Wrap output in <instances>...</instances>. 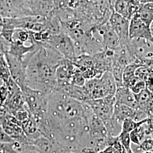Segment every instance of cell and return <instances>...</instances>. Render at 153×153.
Returning <instances> with one entry per match:
<instances>
[{
  "mask_svg": "<svg viewBox=\"0 0 153 153\" xmlns=\"http://www.w3.org/2000/svg\"><path fill=\"white\" fill-rule=\"evenodd\" d=\"M148 118H146L140 121H136L131 119H126L123 121L122 124V131L130 133L132 131L136 129L138 126L147 122Z\"/></svg>",
  "mask_w": 153,
  "mask_h": 153,
  "instance_id": "cell-19",
  "label": "cell"
},
{
  "mask_svg": "<svg viewBox=\"0 0 153 153\" xmlns=\"http://www.w3.org/2000/svg\"><path fill=\"white\" fill-rule=\"evenodd\" d=\"M44 43L48 44L66 59L71 60L76 56L72 40L62 31L58 33L50 35L47 42Z\"/></svg>",
  "mask_w": 153,
  "mask_h": 153,
  "instance_id": "cell-7",
  "label": "cell"
},
{
  "mask_svg": "<svg viewBox=\"0 0 153 153\" xmlns=\"http://www.w3.org/2000/svg\"><path fill=\"white\" fill-rule=\"evenodd\" d=\"M92 112L88 104L55 91L48 96L45 119L47 125L52 128L68 119L78 117H88Z\"/></svg>",
  "mask_w": 153,
  "mask_h": 153,
  "instance_id": "cell-2",
  "label": "cell"
},
{
  "mask_svg": "<svg viewBox=\"0 0 153 153\" xmlns=\"http://www.w3.org/2000/svg\"><path fill=\"white\" fill-rule=\"evenodd\" d=\"M153 2V0H141V4H147V3H151Z\"/></svg>",
  "mask_w": 153,
  "mask_h": 153,
  "instance_id": "cell-22",
  "label": "cell"
},
{
  "mask_svg": "<svg viewBox=\"0 0 153 153\" xmlns=\"http://www.w3.org/2000/svg\"><path fill=\"white\" fill-rule=\"evenodd\" d=\"M65 59L48 44L39 43L37 48L24 59L27 86L47 95L56 91V69Z\"/></svg>",
  "mask_w": 153,
  "mask_h": 153,
  "instance_id": "cell-1",
  "label": "cell"
},
{
  "mask_svg": "<svg viewBox=\"0 0 153 153\" xmlns=\"http://www.w3.org/2000/svg\"><path fill=\"white\" fill-rule=\"evenodd\" d=\"M150 43H152L153 44V38L152 39V40L150 41Z\"/></svg>",
  "mask_w": 153,
  "mask_h": 153,
  "instance_id": "cell-23",
  "label": "cell"
},
{
  "mask_svg": "<svg viewBox=\"0 0 153 153\" xmlns=\"http://www.w3.org/2000/svg\"><path fill=\"white\" fill-rule=\"evenodd\" d=\"M137 16L147 25L151 26L153 22V2L141 4Z\"/></svg>",
  "mask_w": 153,
  "mask_h": 153,
  "instance_id": "cell-18",
  "label": "cell"
},
{
  "mask_svg": "<svg viewBox=\"0 0 153 153\" xmlns=\"http://www.w3.org/2000/svg\"><path fill=\"white\" fill-rule=\"evenodd\" d=\"M115 98L116 103L124 104L140 111L134 94L131 91L129 88L125 86L117 88Z\"/></svg>",
  "mask_w": 153,
  "mask_h": 153,
  "instance_id": "cell-15",
  "label": "cell"
},
{
  "mask_svg": "<svg viewBox=\"0 0 153 153\" xmlns=\"http://www.w3.org/2000/svg\"><path fill=\"white\" fill-rule=\"evenodd\" d=\"M21 91L28 109L38 123L46 115L49 95L28 86Z\"/></svg>",
  "mask_w": 153,
  "mask_h": 153,
  "instance_id": "cell-4",
  "label": "cell"
},
{
  "mask_svg": "<svg viewBox=\"0 0 153 153\" xmlns=\"http://www.w3.org/2000/svg\"><path fill=\"white\" fill-rule=\"evenodd\" d=\"M97 28L102 36L103 49L115 51L120 48V40L108 21L97 26Z\"/></svg>",
  "mask_w": 153,
  "mask_h": 153,
  "instance_id": "cell-12",
  "label": "cell"
},
{
  "mask_svg": "<svg viewBox=\"0 0 153 153\" xmlns=\"http://www.w3.org/2000/svg\"><path fill=\"white\" fill-rule=\"evenodd\" d=\"M141 148L145 152H153V138L147 137L141 142Z\"/></svg>",
  "mask_w": 153,
  "mask_h": 153,
  "instance_id": "cell-21",
  "label": "cell"
},
{
  "mask_svg": "<svg viewBox=\"0 0 153 153\" xmlns=\"http://www.w3.org/2000/svg\"><path fill=\"white\" fill-rule=\"evenodd\" d=\"M108 22L120 40L121 45H126L131 39L129 36L130 20L120 15L114 10L109 16Z\"/></svg>",
  "mask_w": 153,
  "mask_h": 153,
  "instance_id": "cell-10",
  "label": "cell"
},
{
  "mask_svg": "<svg viewBox=\"0 0 153 153\" xmlns=\"http://www.w3.org/2000/svg\"><path fill=\"white\" fill-rule=\"evenodd\" d=\"M75 68L76 66L71 61L66 59L58 66L56 73L57 81L56 89L71 84V77Z\"/></svg>",
  "mask_w": 153,
  "mask_h": 153,
  "instance_id": "cell-14",
  "label": "cell"
},
{
  "mask_svg": "<svg viewBox=\"0 0 153 153\" xmlns=\"http://www.w3.org/2000/svg\"><path fill=\"white\" fill-rule=\"evenodd\" d=\"M5 57L12 79L22 90L27 86L26 62L9 53H6Z\"/></svg>",
  "mask_w": 153,
  "mask_h": 153,
  "instance_id": "cell-8",
  "label": "cell"
},
{
  "mask_svg": "<svg viewBox=\"0 0 153 153\" xmlns=\"http://www.w3.org/2000/svg\"><path fill=\"white\" fill-rule=\"evenodd\" d=\"M32 4L35 16H48L55 9L53 0H32Z\"/></svg>",
  "mask_w": 153,
  "mask_h": 153,
  "instance_id": "cell-17",
  "label": "cell"
},
{
  "mask_svg": "<svg viewBox=\"0 0 153 153\" xmlns=\"http://www.w3.org/2000/svg\"><path fill=\"white\" fill-rule=\"evenodd\" d=\"M83 86L90 100L115 96L117 88L111 71L104 72L99 78L86 79Z\"/></svg>",
  "mask_w": 153,
  "mask_h": 153,
  "instance_id": "cell-3",
  "label": "cell"
},
{
  "mask_svg": "<svg viewBox=\"0 0 153 153\" xmlns=\"http://www.w3.org/2000/svg\"><path fill=\"white\" fill-rule=\"evenodd\" d=\"M118 137L120 142L125 149L126 153H134L131 149V140L130 138V133L126 131H121Z\"/></svg>",
  "mask_w": 153,
  "mask_h": 153,
  "instance_id": "cell-20",
  "label": "cell"
},
{
  "mask_svg": "<svg viewBox=\"0 0 153 153\" xmlns=\"http://www.w3.org/2000/svg\"><path fill=\"white\" fill-rule=\"evenodd\" d=\"M39 44V43L28 45L21 41L13 40L10 43L9 51L6 53H9L17 58L24 60L26 55L37 48Z\"/></svg>",
  "mask_w": 153,
  "mask_h": 153,
  "instance_id": "cell-16",
  "label": "cell"
},
{
  "mask_svg": "<svg viewBox=\"0 0 153 153\" xmlns=\"http://www.w3.org/2000/svg\"><path fill=\"white\" fill-rule=\"evenodd\" d=\"M35 16L32 0H0V16L23 18Z\"/></svg>",
  "mask_w": 153,
  "mask_h": 153,
  "instance_id": "cell-6",
  "label": "cell"
},
{
  "mask_svg": "<svg viewBox=\"0 0 153 153\" xmlns=\"http://www.w3.org/2000/svg\"><path fill=\"white\" fill-rule=\"evenodd\" d=\"M152 24H153V23H152Z\"/></svg>",
  "mask_w": 153,
  "mask_h": 153,
  "instance_id": "cell-25",
  "label": "cell"
},
{
  "mask_svg": "<svg viewBox=\"0 0 153 153\" xmlns=\"http://www.w3.org/2000/svg\"><path fill=\"white\" fill-rule=\"evenodd\" d=\"M152 35H153V33H152Z\"/></svg>",
  "mask_w": 153,
  "mask_h": 153,
  "instance_id": "cell-24",
  "label": "cell"
},
{
  "mask_svg": "<svg viewBox=\"0 0 153 153\" xmlns=\"http://www.w3.org/2000/svg\"><path fill=\"white\" fill-rule=\"evenodd\" d=\"M152 31L150 26L145 23L135 14L132 16L129 23V36L131 40H145L150 42L153 38Z\"/></svg>",
  "mask_w": 153,
  "mask_h": 153,
  "instance_id": "cell-11",
  "label": "cell"
},
{
  "mask_svg": "<svg viewBox=\"0 0 153 153\" xmlns=\"http://www.w3.org/2000/svg\"><path fill=\"white\" fill-rule=\"evenodd\" d=\"M114 117L117 120L123 123L126 119H131L136 121H140L148 117V115L143 112L138 111L124 104L115 102Z\"/></svg>",
  "mask_w": 153,
  "mask_h": 153,
  "instance_id": "cell-13",
  "label": "cell"
},
{
  "mask_svg": "<svg viewBox=\"0 0 153 153\" xmlns=\"http://www.w3.org/2000/svg\"><path fill=\"white\" fill-rule=\"evenodd\" d=\"M88 122L91 148L98 153L108 146L109 135L103 122L93 112L88 116Z\"/></svg>",
  "mask_w": 153,
  "mask_h": 153,
  "instance_id": "cell-5",
  "label": "cell"
},
{
  "mask_svg": "<svg viewBox=\"0 0 153 153\" xmlns=\"http://www.w3.org/2000/svg\"><path fill=\"white\" fill-rule=\"evenodd\" d=\"M115 102V96H108L102 98L91 99L86 104L91 108L93 113L105 123L112 117Z\"/></svg>",
  "mask_w": 153,
  "mask_h": 153,
  "instance_id": "cell-9",
  "label": "cell"
}]
</instances>
